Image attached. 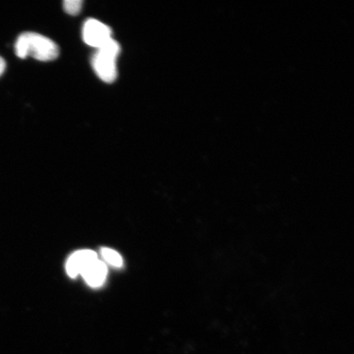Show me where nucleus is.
<instances>
[{
	"mask_svg": "<svg viewBox=\"0 0 354 354\" xmlns=\"http://www.w3.org/2000/svg\"><path fill=\"white\" fill-rule=\"evenodd\" d=\"M15 54L20 59L32 57L43 62L53 61L59 55L57 44L50 38L35 32H24L17 39Z\"/></svg>",
	"mask_w": 354,
	"mask_h": 354,
	"instance_id": "f257e3e1",
	"label": "nucleus"
},
{
	"mask_svg": "<svg viewBox=\"0 0 354 354\" xmlns=\"http://www.w3.org/2000/svg\"><path fill=\"white\" fill-rule=\"evenodd\" d=\"M107 273V267L104 263L96 259L83 270L81 275L88 286L97 288L104 284Z\"/></svg>",
	"mask_w": 354,
	"mask_h": 354,
	"instance_id": "39448f33",
	"label": "nucleus"
},
{
	"mask_svg": "<svg viewBox=\"0 0 354 354\" xmlns=\"http://www.w3.org/2000/svg\"><path fill=\"white\" fill-rule=\"evenodd\" d=\"M109 26L96 19H88L82 28V38L88 46L98 48L112 39Z\"/></svg>",
	"mask_w": 354,
	"mask_h": 354,
	"instance_id": "7ed1b4c3",
	"label": "nucleus"
},
{
	"mask_svg": "<svg viewBox=\"0 0 354 354\" xmlns=\"http://www.w3.org/2000/svg\"><path fill=\"white\" fill-rule=\"evenodd\" d=\"M96 259H98V256L94 251L88 250L77 251L71 256L66 262V272L69 277H76L82 272L87 266Z\"/></svg>",
	"mask_w": 354,
	"mask_h": 354,
	"instance_id": "20e7f679",
	"label": "nucleus"
},
{
	"mask_svg": "<svg viewBox=\"0 0 354 354\" xmlns=\"http://www.w3.org/2000/svg\"><path fill=\"white\" fill-rule=\"evenodd\" d=\"M101 254L106 262L113 265L115 268H121L123 265L122 257L117 251L109 249V248H103L101 250Z\"/></svg>",
	"mask_w": 354,
	"mask_h": 354,
	"instance_id": "423d86ee",
	"label": "nucleus"
},
{
	"mask_svg": "<svg viewBox=\"0 0 354 354\" xmlns=\"http://www.w3.org/2000/svg\"><path fill=\"white\" fill-rule=\"evenodd\" d=\"M6 68V61L3 59L2 57H0V76L3 73L4 70Z\"/></svg>",
	"mask_w": 354,
	"mask_h": 354,
	"instance_id": "6e6552de",
	"label": "nucleus"
},
{
	"mask_svg": "<svg viewBox=\"0 0 354 354\" xmlns=\"http://www.w3.org/2000/svg\"><path fill=\"white\" fill-rule=\"evenodd\" d=\"M120 52V44L113 38L97 48L92 57V66L102 81L113 83L117 79V59Z\"/></svg>",
	"mask_w": 354,
	"mask_h": 354,
	"instance_id": "f03ea898",
	"label": "nucleus"
},
{
	"mask_svg": "<svg viewBox=\"0 0 354 354\" xmlns=\"http://www.w3.org/2000/svg\"><path fill=\"white\" fill-rule=\"evenodd\" d=\"M83 1L82 0H65L64 8L70 15H77L82 11Z\"/></svg>",
	"mask_w": 354,
	"mask_h": 354,
	"instance_id": "0eeeda50",
	"label": "nucleus"
}]
</instances>
